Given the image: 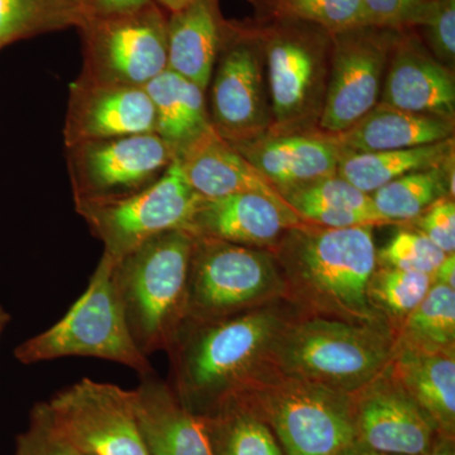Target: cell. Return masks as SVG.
<instances>
[{"mask_svg":"<svg viewBox=\"0 0 455 455\" xmlns=\"http://www.w3.org/2000/svg\"><path fill=\"white\" fill-rule=\"evenodd\" d=\"M14 455H82L57 430L46 403L33 406L27 430L17 436Z\"/></svg>","mask_w":455,"mask_h":455,"instance_id":"cell-36","label":"cell"},{"mask_svg":"<svg viewBox=\"0 0 455 455\" xmlns=\"http://www.w3.org/2000/svg\"><path fill=\"white\" fill-rule=\"evenodd\" d=\"M397 33L366 26L331 35V68L317 131L341 133L379 104Z\"/></svg>","mask_w":455,"mask_h":455,"instance_id":"cell-14","label":"cell"},{"mask_svg":"<svg viewBox=\"0 0 455 455\" xmlns=\"http://www.w3.org/2000/svg\"><path fill=\"white\" fill-rule=\"evenodd\" d=\"M154 0H85L89 16H110L127 13L148 5Z\"/></svg>","mask_w":455,"mask_h":455,"instance_id":"cell-39","label":"cell"},{"mask_svg":"<svg viewBox=\"0 0 455 455\" xmlns=\"http://www.w3.org/2000/svg\"><path fill=\"white\" fill-rule=\"evenodd\" d=\"M299 314L281 299L214 322L185 324L169 352L171 387L191 411L206 414L271 372L275 343Z\"/></svg>","mask_w":455,"mask_h":455,"instance_id":"cell-1","label":"cell"},{"mask_svg":"<svg viewBox=\"0 0 455 455\" xmlns=\"http://www.w3.org/2000/svg\"><path fill=\"white\" fill-rule=\"evenodd\" d=\"M77 29L84 80L145 88L167 70V16L155 2L127 13L86 17Z\"/></svg>","mask_w":455,"mask_h":455,"instance_id":"cell-9","label":"cell"},{"mask_svg":"<svg viewBox=\"0 0 455 455\" xmlns=\"http://www.w3.org/2000/svg\"><path fill=\"white\" fill-rule=\"evenodd\" d=\"M233 397L266 421L284 455H341L357 443L350 394L269 372Z\"/></svg>","mask_w":455,"mask_h":455,"instance_id":"cell-6","label":"cell"},{"mask_svg":"<svg viewBox=\"0 0 455 455\" xmlns=\"http://www.w3.org/2000/svg\"><path fill=\"white\" fill-rule=\"evenodd\" d=\"M447 254L416 229H401L381 251H377V265L433 275Z\"/></svg>","mask_w":455,"mask_h":455,"instance_id":"cell-34","label":"cell"},{"mask_svg":"<svg viewBox=\"0 0 455 455\" xmlns=\"http://www.w3.org/2000/svg\"><path fill=\"white\" fill-rule=\"evenodd\" d=\"M281 299L283 277L268 250L194 235L185 324L214 322Z\"/></svg>","mask_w":455,"mask_h":455,"instance_id":"cell-8","label":"cell"},{"mask_svg":"<svg viewBox=\"0 0 455 455\" xmlns=\"http://www.w3.org/2000/svg\"><path fill=\"white\" fill-rule=\"evenodd\" d=\"M176 158L188 184L202 197L259 194L280 205L290 206L256 167L214 130Z\"/></svg>","mask_w":455,"mask_h":455,"instance_id":"cell-21","label":"cell"},{"mask_svg":"<svg viewBox=\"0 0 455 455\" xmlns=\"http://www.w3.org/2000/svg\"><path fill=\"white\" fill-rule=\"evenodd\" d=\"M74 202L119 199L155 184L176 160L156 133L65 147Z\"/></svg>","mask_w":455,"mask_h":455,"instance_id":"cell-12","label":"cell"},{"mask_svg":"<svg viewBox=\"0 0 455 455\" xmlns=\"http://www.w3.org/2000/svg\"><path fill=\"white\" fill-rule=\"evenodd\" d=\"M454 161V137L443 142L395 151L341 154L338 175L372 196L388 182Z\"/></svg>","mask_w":455,"mask_h":455,"instance_id":"cell-27","label":"cell"},{"mask_svg":"<svg viewBox=\"0 0 455 455\" xmlns=\"http://www.w3.org/2000/svg\"><path fill=\"white\" fill-rule=\"evenodd\" d=\"M133 392L134 412L148 455H214L203 415L181 403L154 372L140 377Z\"/></svg>","mask_w":455,"mask_h":455,"instance_id":"cell-20","label":"cell"},{"mask_svg":"<svg viewBox=\"0 0 455 455\" xmlns=\"http://www.w3.org/2000/svg\"><path fill=\"white\" fill-rule=\"evenodd\" d=\"M328 136L341 154L395 151L451 139L454 121L379 103L348 130Z\"/></svg>","mask_w":455,"mask_h":455,"instance_id":"cell-24","label":"cell"},{"mask_svg":"<svg viewBox=\"0 0 455 455\" xmlns=\"http://www.w3.org/2000/svg\"><path fill=\"white\" fill-rule=\"evenodd\" d=\"M390 364V363H388ZM357 443L398 455H427L439 433L435 423L386 367L350 394Z\"/></svg>","mask_w":455,"mask_h":455,"instance_id":"cell-15","label":"cell"},{"mask_svg":"<svg viewBox=\"0 0 455 455\" xmlns=\"http://www.w3.org/2000/svg\"><path fill=\"white\" fill-rule=\"evenodd\" d=\"M202 196L188 184L178 158L155 184L119 199L74 202L75 211L114 260L172 229L187 230Z\"/></svg>","mask_w":455,"mask_h":455,"instance_id":"cell-10","label":"cell"},{"mask_svg":"<svg viewBox=\"0 0 455 455\" xmlns=\"http://www.w3.org/2000/svg\"><path fill=\"white\" fill-rule=\"evenodd\" d=\"M145 89L155 109V133L172 147L176 157L214 130L206 92L196 84L167 68Z\"/></svg>","mask_w":455,"mask_h":455,"instance_id":"cell-25","label":"cell"},{"mask_svg":"<svg viewBox=\"0 0 455 455\" xmlns=\"http://www.w3.org/2000/svg\"><path fill=\"white\" fill-rule=\"evenodd\" d=\"M12 315L3 305H0V339H2L3 334H4L5 329L11 324Z\"/></svg>","mask_w":455,"mask_h":455,"instance_id":"cell-44","label":"cell"},{"mask_svg":"<svg viewBox=\"0 0 455 455\" xmlns=\"http://www.w3.org/2000/svg\"><path fill=\"white\" fill-rule=\"evenodd\" d=\"M368 25L379 28L400 29L414 20L429 0H361Z\"/></svg>","mask_w":455,"mask_h":455,"instance_id":"cell-38","label":"cell"},{"mask_svg":"<svg viewBox=\"0 0 455 455\" xmlns=\"http://www.w3.org/2000/svg\"><path fill=\"white\" fill-rule=\"evenodd\" d=\"M194 235L172 229L152 236L114 265L132 338L148 357L175 346L187 323Z\"/></svg>","mask_w":455,"mask_h":455,"instance_id":"cell-3","label":"cell"},{"mask_svg":"<svg viewBox=\"0 0 455 455\" xmlns=\"http://www.w3.org/2000/svg\"><path fill=\"white\" fill-rule=\"evenodd\" d=\"M226 20L220 0H194L167 17V68L208 92Z\"/></svg>","mask_w":455,"mask_h":455,"instance_id":"cell-23","label":"cell"},{"mask_svg":"<svg viewBox=\"0 0 455 455\" xmlns=\"http://www.w3.org/2000/svg\"><path fill=\"white\" fill-rule=\"evenodd\" d=\"M427 455H455V445L453 436L436 434L430 451Z\"/></svg>","mask_w":455,"mask_h":455,"instance_id":"cell-41","label":"cell"},{"mask_svg":"<svg viewBox=\"0 0 455 455\" xmlns=\"http://www.w3.org/2000/svg\"><path fill=\"white\" fill-rule=\"evenodd\" d=\"M259 37L271 103L267 134L316 132L331 68V33L307 23L278 22Z\"/></svg>","mask_w":455,"mask_h":455,"instance_id":"cell-7","label":"cell"},{"mask_svg":"<svg viewBox=\"0 0 455 455\" xmlns=\"http://www.w3.org/2000/svg\"><path fill=\"white\" fill-rule=\"evenodd\" d=\"M281 196L337 175L341 151L328 134H265L245 142L230 143Z\"/></svg>","mask_w":455,"mask_h":455,"instance_id":"cell-19","label":"cell"},{"mask_svg":"<svg viewBox=\"0 0 455 455\" xmlns=\"http://www.w3.org/2000/svg\"><path fill=\"white\" fill-rule=\"evenodd\" d=\"M433 283H442L455 289V254H447L433 275Z\"/></svg>","mask_w":455,"mask_h":455,"instance_id":"cell-40","label":"cell"},{"mask_svg":"<svg viewBox=\"0 0 455 455\" xmlns=\"http://www.w3.org/2000/svg\"><path fill=\"white\" fill-rule=\"evenodd\" d=\"M85 0H0V50L36 36L79 28Z\"/></svg>","mask_w":455,"mask_h":455,"instance_id":"cell-30","label":"cell"},{"mask_svg":"<svg viewBox=\"0 0 455 455\" xmlns=\"http://www.w3.org/2000/svg\"><path fill=\"white\" fill-rule=\"evenodd\" d=\"M416 230L423 233L445 254L455 251V203L451 196L443 197L424 214L416 218Z\"/></svg>","mask_w":455,"mask_h":455,"instance_id":"cell-37","label":"cell"},{"mask_svg":"<svg viewBox=\"0 0 455 455\" xmlns=\"http://www.w3.org/2000/svg\"><path fill=\"white\" fill-rule=\"evenodd\" d=\"M155 130V109L145 88L82 77L71 83L62 132L65 147Z\"/></svg>","mask_w":455,"mask_h":455,"instance_id":"cell-16","label":"cell"},{"mask_svg":"<svg viewBox=\"0 0 455 455\" xmlns=\"http://www.w3.org/2000/svg\"><path fill=\"white\" fill-rule=\"evenodd\" d=\"M454 196V161L416 171L372 194L374 209L390 224L412 221L445 196Z\"/></svg>","mask_w":455,"mask_h":455,"instance_id":"cell-29","label":"cell"},{"mask_svg":"<svg viewBox=\"0 0 455 455\" xmlns=\"http://www.w3.org/2000/svg\"><path fill=\"white\" fill-rule=\"evenodd\" d=\"M341 455H398V454H390L385 453V451H374V449L364 447V445L359 444V443H355V445L347 449Z\"/></svg>","mask_w":455,"mask_h":455,"instance_id":"cell-43","label":"cell"},{"mask_svg":"<svg viewBox=\"0 0 455 455\" xmlns=\"http://www.w3.org/2000/svg\"><path fill=\"white\" fill-rule=\"evenodd\" d=\"M214 455H284L271 427L239 397L204 414Z\"/></svg>","mask_w":455,"mask_h":455,"instance_id":"cell-28","label":"cell"},{"mask_svg":"<svg viewBox=\"0 0 455 455\" xmlns=\"http://www.w3.org/2000/svg\"><path fill=\"white\" fill-rule=\"evenodd\" d=\"M373 228L302 223L287 230L269 250L283 277L284 300L305 315L390 328L368 298L377 267Z\"/></svg>","mask_w":455,"mask_h":455,"instance_id":"cell-2","label":"cell"},{"mask_svg":"<svg viewBox=\"0 0 455 455\" xmlns=\"http://www.w3.org/2000/svg\"><path fill=\"white\" fill-rule=\"evenodd\" d=\"M427 36L431 55L453 70L455 60V0H429L414 20Z\"/></svg>","mask_w":455,"mask_h":455,"instance_id":"cell-35","label":"cell"},{"mask_svg":"<svg viewBox=\"0 0 455 455\" xmlns=\"http://www.w3.org/2000/svg\"><path fill=\"white\" fill-rule=\"evenodd\" d=\"M44 403L57 430L82 455H148L132 390L83 379Z\"/></svg>","mask_w":455,"mask_h":455,"instance_id":"cell-13","label":"cell"},{"mask_svg":"<svg viewBox=\"0 0 455 455\" xmlns=\"http://www.w3.org/2000/svg\"><path fill=\"white\" fill-rule=\"evenodd\" d=\"M208 90L209 116L221 139L239 143L268 133L271 103L259 35L226 23Z\"/></svg>","mask_w":455,"mask_h":455,"instance_id":"cell-11","label":"cell"},{"mask_svg":"<svg viewBox=\"0 0 455 455\" xmlns=\"http://www.w3.org/2000/svg\"><path fill=\"white\" fill-rule=\"evenodd\" d=\"M390 372L430 416L439 434H455V350H425L395 341Z\"/></svg>","mask_w":455,"mask_h":455,"instance_id":"cell-22","label":"cell"},{"mask_svg":"<svg viewBox=\"0 0 455 455\" xmlns=\"http://www.w3.org/2000/svg\"><path fill=\"white\" fill-rule=\"evenodd\" d=\"M278 22L307 23L334 35L370 26L361 0H252Z\"/></svg>","mask_w":455,"mask_h":455,"instance_id":"cell-32","label":"cell"},{"mask_svg":"<svg viewBox=\"0 0 455 455\" xmlns=\"http://www.w3.org/2000/svg\"><path fill=\"white\" fill-rule=\"evenodd\" d=\"M305 223L290 206L259 194L202 197L187 232L245 247L271 250L287 230Z\"/></svg>","mask_w":455,"mask_h":455,"instance_id":"cell-18","label":"cell"},{"mask_svg":"<svg viewBox=\"0 0 455 455\" xmlns=\"http://www.w3.org/2000/svg\"><path fill=\"white\" fill-rule=\"evenodd\" d=\"M395 341L388 326L299 314L275 343L271 372L353 394L388 366Z\"/></svg>","mask_w":455,"mask_h":455,"instance_id":"cell-4","label":"cell"},{"mask_svg":"<svg viewBox=\"0 0 455 455\" xmlns=\"http://www.w3.org/2000/svg\"><path fill=\"white\" fill-rule=\"evenodd\" d=\"M379 103L454 121L453 70L439 62L414 36L398 31Z\"/></svg>","mask_w":455,"mask_h":455,"instance_id":"cell-17","label":"cell"},{"mask_svg":"<svg viewBox=\"0 0 455 455\" xmlns=\"http://www.w3.org/2000/svg\"><path fill=\"white\" fill-rule=\"evenodd\" d=\"M431 284L430 275L377 265L368 284V298L396 334L406 317L423 301Z\"/></svg>","mask_w":455,"mask_h":455,"instance_id":"cell-33","label":"cell"},{"mask_svg":"<svg viewBox=\"0 0 455 455\" xmlns=\"http://www.w3.org/2000/svg\"><path fill=\"white\" fill-rule=\"evenodd\" d=\"M396 343L425 350H455V289L433 283L398 328Z\"/></svg>","mask_w":455,"mask_h":455,"instance_id":"cell-31","label":"cell"},{"mask_svg":"<svg viewBox=\"0 0 455 455\" xmlns=\"http://www.w3.org/2000/svg\"><path fill=\"white\" fill-rule=\"evenodd\" d=\"M114 265L116 260L103 253L79 300L55 325L20 343L14 349L17 361L36 364L66 357H92L116 362L140 377L154 372L132 338Z\"/></svg>","mask_w":455,"mask_h":455,"instance_id":"cell-5","label":"cell"},{"mask_svg":"<svg viewBox=\"0 0 455 455\" xmlns=\"http://www.w3.org/2000/svg\"><path fill=\"white\" fill-rule=\"evenodd\" d=\"M154 2L158 7L163 8L164 11L173 13V12H178L180 9L187 7L194 0H154Z\"/></svg>","mask_w":455,"mask_h":455,"instance_id":"cell-42","label":"cell"},{"mask_svg":"<svg viewBox=\"0 0 455 455\" xmlns=\"http://www.w3.org/2000/svg\"><path fill=\"white\" fill-rule=\"evenodd\" d=\"M283 197L301 220L314 226L340 229L390 224L374 209L372 196L338 173L290 191Z\"/></svg>","mask_w":455,"mask_h":455,"instance_id":"cell-26","label":"cell"}]
</instances>
